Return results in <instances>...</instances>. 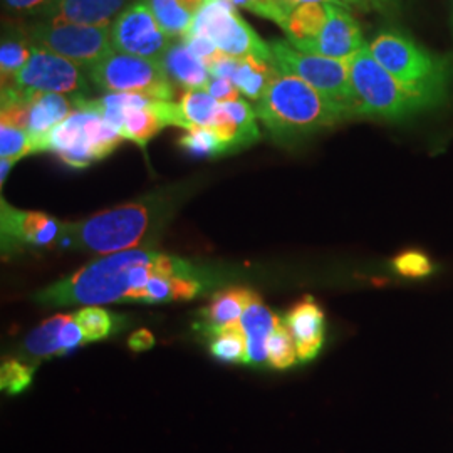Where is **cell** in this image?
Returning a JSON list of instances; mask_svg holds the SVG:
<instances>
[{
    "label": "cell",
    "mask_w": 453,
    "mask_h": 453,
    "mask_svg": "<svg viewBox=\"0 0 453 453\" xmlns=\"http://www.w3.org/2000/svg\"><path fill=\"white\" fill-rule=\"evenodd\" d=\"M296 341L299 361H311L319 355L326 338V318L321 306L306 296L296 303L284 318Z\"/></svg>",
    "instance_id": "15"
},
{
    "label": "cell",
    "mask_w": 453,
    "mask_h": 453,
    "mask_svg": "<svg viewBox=\"0 0 453 453\" xmlns=\"http://www.w3.org/2000/svg\"><path fill=\"white\" fill-rule=\"evenodd\" d=\"M123 142L119 131L95 111L74 110L50 131L48 151L73 168H86L111 155Z\"/></svg>",
    "instance_id": "6"
},
{
    "label": "cell",
    "mask_w": 453,
    "mask_h": 453,
    "mask_svg": "<svg viewBox=\"0 0 453 453\" xmlns=\"http://www.w3.org/2000/svg\"><path fill=\"white\" fill-rule=\"evenodd\" d=\"M12 165H14V162H9V160L0 162V185L5 183V179L9 177V172H11Z\"/></svg>",
    "instance_id": "43"
},
{
    "label": "cell",
    "mask_w": 453,
    "mask_h": 453,
    "mask_svg": "<svg viewBox=\"0 0 453 453\" xmlns=\"http://www.w3.org/2000/svg\"><path fill=\"white\" fill-rule=\"evenodd\" d=\"M187 35L209 39L234 59L257 58L262 61H273L271 46L260 39L237 12V7L228 0H209V4L195 14Z\"/></svg>",
    "instance_id": "8"
},
{
    "label": "cell",
    "mask_w": 453,
    "mask_h": 453,
    "mask_svg": "<svg viewBox=\"0 0 453 453\" xmlns=\"http://www.w3.org/2000/svg\"><path fill=\"white\" fill-rule=\"evenodd\" d=\"M393 271L405 279H425L430 277L437 271L435 262L430 259L428 254L417 250V249H408L400 252L393 262Z\"/></svg>",
    "instance_id": "31"
},
{
    "label": "cell",
    "mask_w": 453,
    "mask_h": 453,
    "mask_svg": "<svg viewBox=\"0 0 453 453\" xmlns=\"http://www.w3.org/2000/svg\"><path fill=\"white\" fill-rule=\"evenodd\" d=\"M211 338V355L224 363L247 365V341L241 324L226 327H205Z\"/></svg>",
    "instance_id": "24"
},
{
    "label": "cell",
    "mask_w": 453,
    "mask_h": 453,
    "mask_svg": "<svg viewBox=\"0 0 453 453\" xmlns=\"http://www.w3.org/2000/svg\"><path fill=\"white\" fill-rule=\"evenodd\" d=\"M33 54V42L29 35L19 33L4 34L0 46V78L2 89H9L14 86L17 74L27 65Z\"/></svg>",
    "instance_id": "21"
},
{
    "label": "cell",
    "mask_w": 453,
    "mask_h": 453,
    "mask_svg": "<svg viewBox=\"0 0 453 453\" xmlns=\"http://www.w3.org/2000/svg\"><path fill=\"white\" fill-rule=\"evenodd\" d=\"M327 20V4L303 2L292 9L286 17L280 29L286 33L288 41L299 50H306L323 31Z\"/></svg>",
    "instance_id": "20"
},
{
    "label": "cell",
    "mask_w": 453,
    "mask_h": 453,
    "mask_svg": "<svg viewBox=\"0 0 453 453\" xmlns=\"http://www.w3.org/2000/svg\"><path fill=\"white\" fill-rule=\"evenodd\" d=\"M254 110L273 140L280 145L301 143L346 119L308 82L280 71L275 73Z\"/></svg>",
    "instance_id": "3"
},
{
    "label": "cell",
    "mask_w": 453,
    "mask_h": 453,
    "mask_svg": "<svg viewBox=\"0 0 453 453\" xmlns=\"http://www.w3.org/2000/svg\"><path fill=\"white\" fill-rule=\"evenodd\" d=\"M228 2H230V0H228Z\"/></svg>",
    "instance_id": "46"
},
{
    "label": "cell",
    "mask_w": 453,
    "mask_h": 453,
    "mask_svg": "<svg viewBox=\"0 0 453 453\" xmlns=\"http://www.w3.org/2000/svg\"><path fill=\"white\" fill-rule=\"evenodd\" d=\"M366 46L361 27L348 7L327 4V20L319 37L306 50L336 61H349Z\"/></svg>",
    "instance_id": "14"
},
{
    "label": "cell",
    "mask_w": 453,
    "mask_h": 453,
    "mask_svg": "<svg viewBox=\"0 0 453 453\" xmlns=\"http://www.w3.org/2000/svg\"><path fill=\"white\" fill-rule=\"evenodd\" d=\"M12 88L26 96L48 93L69 97L84 96L88 91V78L81 65L33 44V54L27 65L17 74Z\"/></svg>",
    "instance_id": "11"
},
{
    "label": "cell",
    "mask_w": 453,
    "mask_h": 453,
    "mask_svg": "<svg viewBox=\"0 0 453 453\" xmlns=\"http://www.w3.org/2000/svg\"><path fill=\"white\" fill-rule=\"evenodd\" d=\"M297 359L296 341L289 327L280 321L267 341V363L275 370H288Z\"/></svg>",
    "instance_id": "29"
},
{
    "label": "cell",
    "mask_w": 453,
    "mask_h": 453,
    "mask_svg": "<svg viewBox=\"0 0 453 453\" xmlns=\"http://www.w3.org/2000/svg\"><path fill=\"white\" fill-rule=\"evenodd\" d=\"M76 321L81 326L86 342L106 340L113 333L116 318L110 311L99 306H88L74 314Z\"/></svg>",
    "instance_id": "30"
},
{
    "label": "cell",
    "mask_w": 453,
    "mask_h": 453,
    "mask_svg": "<svg viewBox=\"0 0 453 453\" xmlns=\"http://www.w3.org/2000/svg\"><path fill=\"white\" fill-rule=\"evenodd\" d=\"M344 7H353L361 12L396 14L402 9L403 0H340Z\"/></svg>",
    "instance_id": "37"
},
{
    "label": "cell",
    "mask_w": 453,
    "mask_h": 453,
    "mask_svg": "<svg viewBox=\"0 0 453 453\" xmlns=\"http://www.w3.org/2000/svg\"><path fill=\"white\" fill-rule=\"evenodd\" d=\"M27 155H33V146L27 131L19 130L9 125H0V158L16 163Z\"/></svg>",
    "instance_id": "32"
},
{
    "label": "cell",
    "mask_w": 453,
    "mask_h": 453,
    "mask_svg": "<svg viewBox=\"0 0 453 453\" xmlns=\"http://www.w3.org/2000/svg\"><path fill=\"white\" fill-rule=\"evenodd\" d=\"M230 2L235 7H242V9H247V11L254 12V14H257V16L265 17L269 20H274L279 26L282 22L280 14L277 12L273 0H230Z\"/></svg>",
    "instance_id": "39"
},
{
    "label": "cell",
    "mask_w": 453,
    "mask_h": 453,
    "mask_svg": "<svg viewBox=\"0 0 453 453\" xmlns=\"http://www.w3.org/2000/svg\"><path fill=\"white\" fill-rule=\"evenodd\" d=\"M27 35L34 46L48 49L88 71L114 50L111 27L39 20Z\"/></svg>",
    "instance_id": "10"
},
{
    "label": "cell",
    "mask_w": 453,
    "mask_h": 453,
    "mask_svg": "<svg viewBox=\"0 0 453 453\" xmlns=\"http://www.w3.org/2000/svg\"><path fill=\"white\" fill-rule=\"evenodd\" d=\"M181 150L196 158H217L226 155V146L211 128H194L179 140Z\"/></svg>",
    "instance_id": "28"
},
{
    "label": "cell",
    "mask_w": 453,
    "mask_h": 453,
    "mask_svg": "<svg viewBox=\"0 0 453 453\" xmlns=\"http://www.w3.org/2000/svg\"><path fill=\"white\" fill-rule=\"evenodd\" d=\"M348 65L353 118L405 121L441 106L449 97V93L413 88L395 80L376 63L368 44L348 61Z\"/></svg>",
    "instance_id": "4"
},
{
    "label": "cell",
    "mask_w": 453,
    "mask_h": 453,
    "mask_svg": "<svg viewBox=\"0 0 453 453\" xmlns=\"http://www.w3.org/2000/svg\"><path fill=\"white\" fill-rule=\"evenodd\" d=\"M128 346L133 351H146V349H151L155 346V338L150 331L140 329V331L131 334Z\"/></svg>",
    "instance_id": "41"
},
{
    "label": "cell",
    "mask_w": 453,
    "mask_h": 453,
    "mask_svg": "<svg viewBox=\"0 0 453 453\" xmlns=\"http://www.w3.org/2000/svg\"><path fill=\"white\" fill-rule=\"evenodd\" d=\"M162 256L148 247L104 256L37 292L35 301L49 308L145 301L146 284Z\"/></svg>",
    "instance_id": "1"
},
{
    "label": "cell",
    "mask_w": 453,
    "mask_h": 453,
    "mask_svg": "<svg viewBox=\"0 0 453 453\" xmlns=\"http://www.w3.org/2000/svg\"><path fill=\"white\" fill-rule=\"evenodd\" d=\"M179 104L194 128H211L220 110V103L207 89H185Z\"/></svg>",
    "instance_id": "26"
},
{
    "label": "cell",
    "mask_w": 453,
    "mask_h": 453,
    "mask_svg": "<svg viewBox=\"0 0 453 453\" xmlns=\"http://www.w3.org/2000/svg\"><path fill=\"white\" fill-rule=\"evenodd\" d=\"M74 110L76 108H74L73 97H67L65 95L48 93V95L34 96L31 119L27 128L33 153L48 151V138L50 131L54 130L59 123H63Z\"/></svg>",
    "instance_id": "18"
},
{
    "label": "cell",
    "mask_w": 453,
    "mask_h": 453,
    "mask_svg": "<svg viewBox=\"0 0 453 453\" xmlns=\"http://www.w3.org/2000/svg\"><path fill=\"white\" fill-rule=\"evenodd\" d=\"M160 65L170 81L179 82L185 89H207L211 80L209 67L195 58L183 39H175L172 42Z\"/></svg>",
    "instance_id": "19"
},
{
    "label": "cell",
    "mask_w": 453,
    "mask_h": 453,
    "mask_svg": "<svg viewBox=\"0 0 453 453\" xmlns=\"http://www.w3.org/2000/svg\"><path fill=\"white\" fill-rule=\"evenodd\" d=\"M280 319L267 308L259 294L250 291L241 318L245 341H247V365L267 363V341Z\"/></svg>",
    "instance_id": "17"
},
{
    "label": "cell",
    "mask_w": 453,
    "mask_h": 453,
    "mask_svg": "<svg viewBox=\"0 0 453 453\" xmlns=\"http://www.w3.org/2000/svg\"><path fill=\"white\" fill-rule=\"evenodd\" d=\"M450 27H452L453 34V0H450Z\"/></svg>",
    "instance_id": "45"
},
{
    "label": "cell",
    "mask_w": 453,
    "mask_h": 453,
    "mask_svg": "<svg viewBox=\"0 0 453 453\" xmlns=\"http://www.w3.org/2000/svg\"><path fill=\"white\" fill-rule=\"evenodd\" d=\"M273 61L277 71L292 74L318 93H321L327 101H331L346 119H351V82H349V65L348 61H336L324 58L319 54L303 52L291 46V42L275 39L271 44Z\"/></svg>",
    "instance_id": "7"
},
{
    "label": "cell",
    "mask_w": 453,
    "mask_h": 453,
    "mask_svg": "<svg viewBox=\"0 0 453 453\" xmlns=\"http://www.w3.org/2000/svg\"><path fill=\"white\" fill-rule=\"evenodd\" d=\"M58 0H4L5 9L19 17L46 19Z\"/></svg>",
    "instance_id": "34"
},
{
    "label": "cell",
    "mask_w": 453,
    "mask_h": 453,
    "mask_svg": "<svg viewBox=\"0 0 453 453\" xmlns=\"http://www.w3.org/2000/svg\"><path fill=\"white\" fill-rule=\"evenodd\" d=\"M277 73L274 61H262L257 58H247L239 59V67L234 76V84L249 99H254L256 103L264 96L265 89L273 81Z\"/></svg>",
    "instance_id": "23"
},
{
    "label": "cell",
    "mask_w": 453,
    "mask_h": 453,
    "mask_svg": "<svg viewBox=\"0 0 453 453\" xmlns=\"http://www.w3.org/2000/svg\"><path fill=\"white\" fill-rule=\"evenodd\" d=\"M372 58L389 74L413 88L450 93L453 59L421 46L411 35L398 29H385L368 44Z\"/></svg>",
    "instance_id": "5"
},
{
    "label": "cell",
    "mask_w": 453,
    "mask_h": 453,
    "mask_svg": "<svg viewBox=\"0 0 453 453\" xmlns=\"http://www.w3.org/2000/svg\"><path fill=\"white\" fill-rule=\"evenodd\" d=\"M250 289L230 288L213 296L211 306L203 309L205 327H226L241 323Z\"/></svg>",
    "instance_id": "22"
},
{
    "label": "cell",
    "mask_w": 453,
    "mask_h": 453,
    "mask_svg": "<svg viewBox=\"0 0 453 453\" xmlns=\"http://www.w3.org/2000/svg\"><path fill=\"white\" fill-rule=\"evenodd\" d=\"M34 366L19 359H7L0 370V387L7 393H20L33 381Z\"/></svg>",
    "instance_id": "33"
},
{
    "label": "cell",
    "mask_w": 453,
    "mask_h": 453,
    "mask_svg": "<svg viewBox=\"0 0 453 453\" xmlns=\"http://www.w3.org/2000/svg\"><path fill=\"white\" fill-rule=\"evenodd\" d=\"M61 344H63L65 353L73 351V349L80 348L82 344H86V338H84L81 326L76 321V318L73 314H69L67 321H65L63 329H61Z\"/></svg>",
    "instance_id": "38"
},
{
    "label": "cell",
    "mask_w": 453,
    "mask_h": 453,
    "mask_svg": "<svg viewBox=\"0 0 453 453\" xmlns=\"http://www.w3.org/2000/svg\"><path fill=\"white\" fill-rule=\"evenodd\" d=\"M148 4L163 33L168 37L181 39L187 35L194 16L180 5L179 0H148Z\"/></svg>",
    "instance_id": "27"
},
{
    "label": "cell",
    "mask_w": 453,
    "mask_h": 453,
    "mask_svg": "<svg viewBox=\"0 0 453 453\" xmlns=\"http://www.w3.org/2000/svg\"><path fill=\"white\" fill-rule=\"evenodd\" d=\"M179 4L188 14L195 16L209 4V0H179Z\"/></svg>",
    "instance_id": "42"
},
{
    "label": "cell",
    "mask_w": 453,
    "mask_h": 453,
    "mask_svg": "<svg viewBox=\"0 0 453 453\" xmlns=\"http://www.w3.org/2000/svg\"><path fill=\"white\" fill-rule=\"evenodd\" d=\"M183 42L187 44V48L192 50L195 58H198L203 65L211 67L217 59H220L224 56V52L217 48L211 41L205 37H198V35H185L181 37Z\"/></svg>",
    "instance_id": "36"
},
{
    "label": "cell",
    "mask_w": 453,
    "mask_h": 453,
    "mask_svg": "<svg viewBox=\"0 0 453 453\" xmlns=\"http://www.w3.org/2000/svg\"><path fill=\"white\" fill-rule=\"evenodd\" d=\"M175 277V275H173ZM173 277L170 275L155 274L150 277L146 284L145 301L148 304H158L173 299Z\"/></svg>",
    "instance_id": "35"
},
{
    "label": "cell",
    "mask_w": 453,
    "mask_h": 453,
    "mask_svg": "<svg viewBox=\"0 0 453 453\" xmlns=\"http://www.w3.org/2000/svg\"><path fill=\"white\" fill-rule=\"evenodd\" d=\"M69 314H56L48 321L41 324L26 340V353L29 357H50L65 355L61 344V329L67 321Z\"/></svg>",
    "instance_id": "25"
},
{
    "label": "cell",
    "mask_w": 453,
    "mask_h": 453,
    "mask_svg": "<svg viewBox=\"0 0 453 453\" xmlns=\"http://www.w3.org/2000/svg\"><path fill=\"white\" fill-rule=\"evenodd\" d=\"M136 0H58L54 9L42 20L54 24H81L111 27Z\"/></svg>",
    "instance_id": "16"
},
{
    "label": "cell",
    "mask_w": 453,
    "mask_h": 453,
    "mask_svg": "<svg viewBox=\"0 0 453 453\" xmlns=\"http://www.w3.org/2000/svg\"><path fill=\"white\" fill-rule=\"evenodd\" d=\"M181 190L165 188L143 198L103 211L74 224H63L59 247L110 256L131 250L160 230L179 205Z\"/></svg>",
    "instance_id": "2"
},
{
    "label": "cell",
    "mask_w": 453,
    "mask_h": 453,
    "mask_svg": "<svg viewBox=\"0 0 453 453\" xmlns=\"http://www.w3.org/2000/svg\"><path fill=\"white\" fill-rule=\"evenodd\" d=\"M89 78L104 93H127L146 99L172 101L173 82L160 63L146 61L130 54L113 50L108 58L89 69Z\"/></svg>",
    "instance_id": "9"
},
{
    "label": "cell",
    "mask_w": 453,
    "mask_h": 453,
    "mask_svg": "<svg viewBox=\"0 0 453 453\" xmlns=\"http://www.w3.org/2000/svg\"><path fill=\"white\" fill-rule=\"evenodd\" d=\"M4 257L59 242L63 222L42 211H19L2 200L0 205Z\"/></svg>",
    "instance_id": "13"
},
{
    "label": "cell",
    "mask_w": 453,
    "mask_h": 453,
    "mask_svg": "<svg viewBox=\"0 0 453 453\" xmlns=\"http://www.w3.org/2000/svg\"><path fill=\"white\" fill-rule=\"evenodd\" d=\"M207 91L211 96L215 97L219 103H228V101H237L241 99V91L234 81L226 80V78H211Z\"/></svg>",
    "instance_id": "40"
},
{
    "label": "cell",
    "mask_w": 453,
    "mask_h": 453,
    "mask_svg": "<svg viewBox=\"0 0 453 453\" xmlns=\"http://www.w3.org/2000/svg\"><path fill=\"white\" fill-rule=\"evenodd\" d=\"M114 50L160 63L175 39L163 33L148 0H136L111 26Z\"/></svg>",
    "instance_id": "12"
},
{
    "label": "cell",
    "mask_w": 453,
    "mask_h": 453,
    "mask_svg": "<svg viewBox=\"0 0 453 453\" xmlns=\"http://www.w3.org/2000/svg\"><path fill=\"white\" fill-rule=\"evenodd\" d=\"M303 2H321V4H341L340 0H299V4ZM342 5V4H341Z\"/></svg>",
    "instance_id": "44"
}]
</instances>
